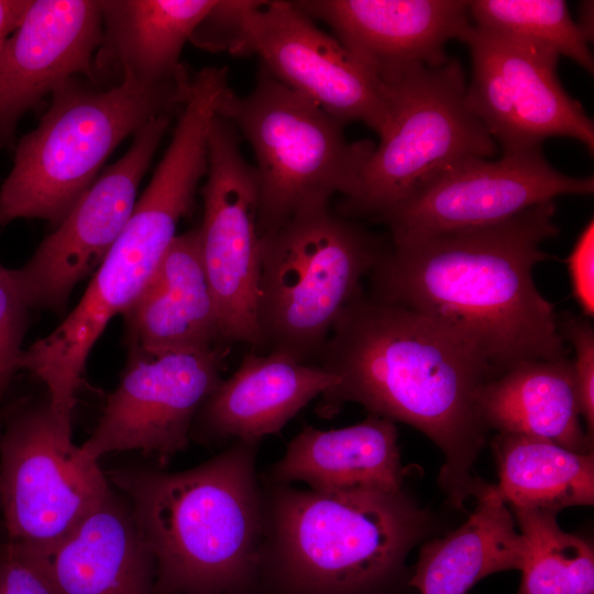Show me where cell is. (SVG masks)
Listing matches in <instances>:
<instances>
[{"label": "cell", "mask_w": 594, "mask_h": 594, "mask_svg": "<svg viewBox=\"0 0 594 594\" xmlns=\"http://www.w3.org/2000/svg\"><path fill=\"white\" fill-rule=\"evenodd\" d=\"M554 200L503 222L392 239L372 270L373 296L427 316L465 342L494 376L529 360L566 356L554 306L535 266L556 237Z\"/></svg>", "instance_id": "1"}, {"label": "cell", "mask_w": 594, "mask_h": 594, "mask_svg": "<svg viewBox=\"0 0 594 594\" xmlns=\"http://www.w3.org/2000/svg\"><path fill=\"white\" fill-rule=\"evenodd\" d=\"M340 382L316 411L331 418L346 402L407 424L432 440L446 462L439 482L461 507L483 483L472 476L486 428L479 411L486 363L433 319L361 289L336 320L317 362Z\"/></svg>", "instance_id": "2"}, {"label": "cell", "mask_w": 594, "mask_h": 594, "mask_svg": "<svg viewBox=\"0 0 594 594\" xmlns=\"http://www.w3.org/2000/svg\"><path fill=\"white\" fill-rule=\"evenodd\" d=\"M260 441L235 440L189 470L109 473L155 563L156 594H257L264 502Z\"/></svg>", "instance_id": "3"}, {"label": "cell", "mask_w": 594, "mask_h": 594, "mask_svg": "<svg viewBox=\"0 0 594 594\" xmlns=\"http://www.w3.org/2000/svg\"><path fill=\"white\" fill-rule=\"evenodd\" d=\"M262 486L257 594H374L399 573L429 527L403 488Z\"/></svg>", "instance_id": "4"}, {"label": "cell", "mask_w": 594, "mask_h": 594, "mask_svg": "<svg viewBox=\"0 0 594 594\" xmlns=\"http://www.w3.org/2000/svg\"><path fill=\"white\" fill-rule=\"evenodd\" d=\"M208 166V133L183 120L124 229L76 308L50 334L23 349L18 369L42 381L53 410L72 420L88 355L108 322L141 295L195 204Z\"/></svg>", "instance_id": "5"}, {"label": "cell", "mask_w": 594, "mask_h": 594, "mask_svg": "<svg viewBox=\"0 0 594 594\" xmlns=\"http://www.w3.org/2000/svg\"><path fill=\"white\" fill-rule=\"evenodd\" d=\"M190 81L146 86L123 79L97 89L73 78L55 90L37 127L16 144L0 187V228L18 219L58 226L127 136L180 110Z\"/></svg>", "instance_id": "6"}, {"label": "cell", "mask_w": 594, "mask_h": 594, "mask_svg": "<svg viewBox=\"0 0 594 594\" xmlns=\"http://www.w3.org/2000/svg\"><path fill=\"white\" fill-rule=\"evenodd\" d=\"M260 238L262 349L317 364L336 320L385 248L330 204L302 209Z\"/></svg>", "instance_id": "7"}, {"label": "cell", "mask_w": 594, "mask_h": 594, "mask_svg": "<svg viewBox=\"0 0 594 594\" xmlns=\"http://www.w3.org/2000/svg\"><path fill=\"white\" fill-rule=\"evenodd\" d=\"M218 116L227 119L254 152L260 237L302 209L330 204L334 195L352 199L375 147L370 140L348 141L344 123L262 66L248 95L239 96L231 87L224 92Z\"/></svg>", "instance_id": "8"}, {"label": "cell", "mask_w": 594, "mask_h": 594, "mask_svg": "<svg viewBox=\"0 0 594 594\" xmlns=\"http://www.w3.org/2000/svg\"><path fill=\"white\" fill-rule=\"evenodd\" d=\"M383 80L389 95L387 121L355 196L341 202L343 217L380 221L444 169L469 158H491L497 151L468 103L458 58L437 67L410 66Z\"/></svg>", "instance_id": "9"}, {"label": "cell", "mask_w": 594, "mask_h": 594, "mask_svg": "<svg viewBox=\"0 0 594 594\" xmlns=\"http://www.w3.org/2000/svg\"><path fill=\"white\" fill-rule=\"evenodd\" d=\"M110 491L98 461L72 440V420L48 399L12 411L0 435V504L9 542L51 544Z\"/></svg>", "instance_id": "10"}, {"label": "cell", "mask_w": 594, "mask_h": 594, "mask_svg": "<svg viewBox=\"0 0 594 594\" xmlns=\"http://www.w3.org/2000/svg\"><path fill=\"white\" fill-rule=\"evenodd\" d=\"M228 52L257 56L274 78L344 124L359 121L378 135L386 124V82L295 1L245 0Z\"/></svg>", "instance_id": "11"}, {"label": "cell", "mask_w": 594, "mask_h": 594, "mask_svg": "<svg viewBox=\"0 0 594 594\" xmlns=\"http://www.w3.org/2000/svg\"><path fill=\"white\" fill-rule=\"evenodd\" d=\"M471 53L466 99L503 153L565 136L594 150V124L561 85L554 52L471 23L459 37Z\"/></svg>", "instance_id": "12"}, {"label": "cell", "mask_w": 594, "mask_h": 594, "mask_svg": "<svg viewBox=\"0 0 594 594\" xmlns=\"http://www.w3.org/2000/svg\"><path fill=\"white\" fill-rule=\"evenodd\" d=\"M201 193L200 249L222 339L227 344L241 342L253 351L262 350L256 316L261 274L257 177L241 153L237 130L218 114L209 129Z\"/></svg>", "instance_id": "13"}, {"label": "cell", "mask_w": 594, "mask_h": 594, "mask_svg": "<svg viewBox=\"0 0 594 594\" xmlns=\"http://www.w3.org/2000/svg\"><path fill=\"white\" fill-rule=\"evenodd\" d=\"M594 178L556 169L542 147L503 153L499 160L469 158L426 183L383 217L391 239L493 226L561 195H590Z\"/></svg>", "instance_id": "14"}, {"label": "cell", "mask_w": 594, "mask_h": 594, "mask_svg": "<svg viewBox=\"0 0 594 594\" xmlns=\"http://www.w3.org/2000/svg\"><path fill=\"white\" fill-rule=\"evenodd\" d=\"M170 123L162 114L141 128L128 152L97 178L11 277L29 308L59 311L74 287L96 272L124 229L154 153Z\"/></svg>", "instance_id": "15"}, {"label": "cell", "mask_w": 594, "mask_h": 594, "mask_svg": "<svg viewBox=\"0 0 594 594\" xmlns=\"http://www.w3.org/2000/svg\"><path fill=\"white\" fill-rule=\"evenodd\" d=\"M226 358L222 345L134 358L81 452L98 461L111 452L138 450L163 466L189 447L195 417L222 381Z\"/></svg>", "instance_id": "16"}, {"label": "cell", "mask_w": 594, "mask_h": 594, "mask_svg": "<svg viewBox=\"0 0 594 594\" xmlns=\"http://www.w3.org/2000/svg\"><path fill=\"white\" fill-rule=\"evenodd\" d=\"M103 32L100 1L32 0L0 46V148L20 119L77 75L96 78Z\"/></svg>", "instance_id": "17"}, {"label": "cell", "mask_w": 594, "mask_h": 594, "mask_svg": "<svg viewBox=\"0 0 594 594\" xmlns=\"http://www.w3.org/2000/svg\"><path fill=\"white\" fill-rule=\"evenodd\" d=\"M295 3L331 28L382 79L410 66L437 67L446 46L471 24L465 0H304Z\"/></svg>", "instance_id": "18"}, {"label": "cell", "mask_w": 594, "mask_h": 594, "mask_svg": "<svg viewBox=\"0 0 594 594\" xmlns=\"http://www.w3.org/2000/svg\"><path fill=\"white\" fill-rule=\"evenodd\" d=\"M14 544L55 594H156L153 556L129 502L111 488L62 539L43 547Z\"/></svg>", "instance_id": "19"}, {"label": "cell", "mask_w": 594, "mask_h": 594, "mask_svg": "<svg viewBox=\"0 0 594 594\" xmlns=\"http://www.w3.org/2000/svg\"><path fill=\"white\" fill-rule=\"evenodd\" d=\"M339 382L320 365L252 350L202 404L190 439L205 444L261 442L266 436L279 433L305 406Z\"/></svg>", "instance_id": "20"}, {"label": "cell", "mask_w": 594, "mask_h": 594, "mask_svg": "<svg viewBox=\"0 0 594 594\" xmlns=\"http://www.w3.org/2000/svg\"><path fill=\"white\" fill-rule=\"evenodd\" d=\"M122 315L139 355L195 353L224 343L198 229L174 238L146 287Z\"/></svg>", "instance_id": "21"}, {"label": "cell", "mask_w": 594, "mask_h": 594, "mask_svg": "<svg viewBox=\"0 0 594 594\" xmlns=\"http://www.w3.org/2000/svg\"><path fill=\"white\" fill-rule=\"evenodd\" d=\"M217 0L100 1L103 32L96 70L146 86L184 82L183 47Z\"/></svg>", "instance_id": "22"}, {"label": "cell", "mask_w": 594, "mask_h": 594, "mask_svg": "<svg viewBox=\"0 0 594 594\" xmlns=\"http://www.w3.org/2000/svg\"><path fill=\"white\" fill-rule=\"evenodd\" d=\"M394 421L370 414L352 426L321 430L311 426L288 443L261 480L307 483L317 492L356 487L403 488V469Z\"/></svg>", "instance_id": "23"}, {"label": "cell", "mask_w": 594, "mask_h": 594, "mask_svg": "<svg viewBox=\"0 0 594 594\" xmlns=\"http://www.w3.org/2000/svg\"><path fill=\"white\" fill-rule=\"evenodd\" d=\"M486 430L551 441L593 453L581 425L572 360L566 356L517 363L492 377L479 398Z\"/></svg>", "instance_id": "24"}, {"label": "cell", "mask_w": 594, "mask_h": 594, "mask_svg": "<svg viewBox=\"0 0 594 594\" xmlns=\"http://www.w3.org/2000/svg\"><path fill=\"white\" fill-rule=\"evenodd\" d=\"M474 496L463 525L421 548L409 581L420 594H466L490 574L521 570L526 544L497 486L483 483Z\"/></svg>", "instance_id": "25"}, {"label": "cell", "mask_w": 594, "mask_h": 594, "mask_svg": "<svg viewBox=\"0 0 594 594\" xmlns=\"http://www.w3.org/2000/svg\"><path fill=\"white\" fill-rule=\"evenodd\" d=\"M492 447L498 469L496 486L509 508L558 513L593 505V453L513 433H497Z\"/></svg>", "instance_id": "26"}, {"label": "cell", "mask_w": 594, "mask_h": 594, "mask_svg": "<svg viewBox=\"0 0 594 594\" xmlns=\"http://www.w3.org/2000/svg\"><path fill=\"white\" fill-rule=\"evenodd\" d=\"M510 509L526 544L518 594H594L592 546L563 531L554 512Z\"/></svg>", "instance_id": "27"}, {"label": "cell", "mask_w": 594, "mask_h": 594, "mask_svg": "<svg viewBox=\"0 0 594 594\" xmlns=\"http://www.w3.org/2000/svg\"><path fill=\"white\" fill-rule=\"evenodd\" d=\"M469 9L474 24L538 44L593 73L590 42L565 1L473 0L469 1Z\"/></svg>", "instance_id": "28"}, {"label": "cell", "mask_w": 594, "mask_h": 594, "mask_svg": "<svg viewBox=\"0 0 594 594\" xmlns=\"http://www.w3.org/2000/svg\"><path fill=\"white\" fill-rule=\"evenodd\" d=\"M30 308L0 262V402L18 369Z\"/></svg>", "instance_id": "29"}, {"label": "cell", "mask_w": 594, "mask_h": 594, "mask_svg": "<svg viewBox=\"0 0 594 594\" xmlns=\"http://www.w3.org/2000/svg\"><path fill=\"white\" fill-rule=\"evenodd\" d=\"M559 329L564 341L574 350L572 360L579 408L585 421L586 433L593 439L594 432V329L590 318L566 315L559 320Z\"/></svg>", "instance_id": "30"}, {"label": "cell", "mask_w": 594, "mask_h": 594, "mask_svg": "<svg viewBox=\"0 0 594 594\" xmlns=\"http://www.w3.org/2000/svg\"><path fill=\"white\" fill-rule=\"evenodd\" d=\"M572 296L583 316L594 314V221L593 218L580 232L568 258Z\"/></svg>", "instance_id": "31"}, {"label": "cell", "mask_w": 594, "mask_h": 594, "mask_svg": "<svg viewBox=\"0 0 594 594\" xmlns=\"http://www.w3.org/2000/svg\"><path fill=\"white\" fill-rule=\"evenodd\" d=\"M0 594H55L44 575L14 543L0 554Z\"/></svg>", "instance_id": "32"}, {"label": "cell", "mask_w": 594, "mask_h": 594, "mask_svg": "<svg viewBox=\"0 0 594 594\" xmlns=\"http://www.w3.org/2000/svg\"><path fill=\"white\" fill-rule=\"evenodd\" d=\"M32 0H0V46L19 25Z\"/></svg>", "instance_id": "33"}, {"label": "cell", "mask_w": 594, "mask_h": 594, "mask_svg": "<svg viewBox=\"0 0 594 594\" xmlns=\"http://www.w3.org/2000/svg\"><path fill=\"white\" fill-rule=\"evenodd\" d=\"M580 30L588 42L593 40V2H582L580 7V20L576 22Z\"/></svg>", "instance_id": "34"}, {"label": "cell", "mask_w": 594, "mask_h": 594, "mask_svg": "<svg viewBox=\"0 0 594 594\" xmlns=\"http://www.w3.org/2000/svg\"><path fill=\"white\" fill-rule=\"evenodd\" d=\"M0 435H1V429H0Z\"/></svg>", "instance_id": "35"}]
</instances>
